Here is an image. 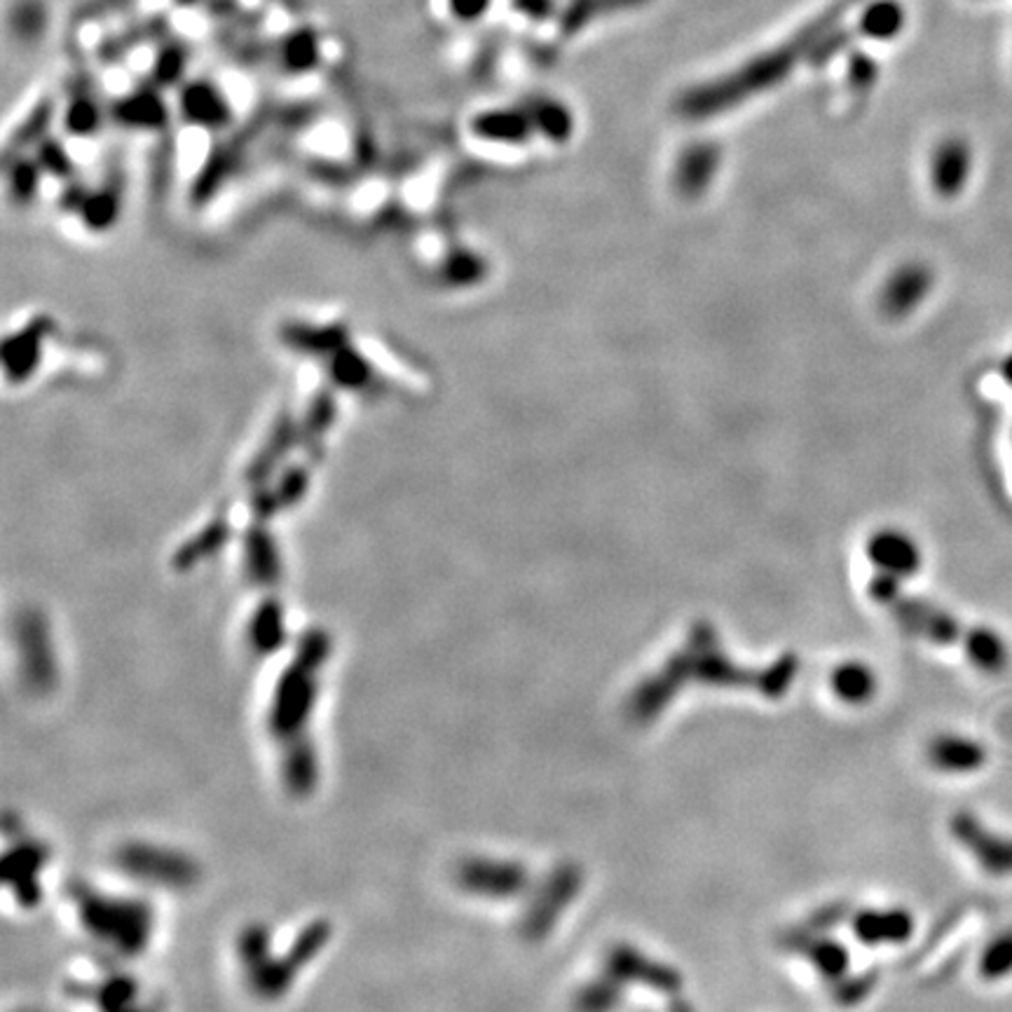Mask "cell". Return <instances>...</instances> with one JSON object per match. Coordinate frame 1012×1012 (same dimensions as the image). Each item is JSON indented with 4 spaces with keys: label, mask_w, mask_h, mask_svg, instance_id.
Masks as SVG:
<instances>
[{
    "label": "cell",
    "mask_w": 1012,
    "mask_h": 1012,
    "mask_svg": "<svg viewBox=\"0 0 1012 1012\" xmlns=\"http://www.w3.org/2000/svg\"><path fill=\"white\" fill-rule=\"evenodd\" d=\"M73 897H78L83 924L94 938L122 951H137L146 945L152 930V919L146 905L129 903L122 897H106L85 888L75 891Z\"/></svg>",
    "instance_id": "obj_1"
},
{
    "label": "cell",
    "mask_w": 1012,
    "mask_h": 1012,
    "mask_svg": "<svg viewBox=\"0 0 1012 1012\" xmlns=\"http://www.w3.org/2000/svg\"><path fill=\"white\" fill-rule=\"evenodd\" d=\"M321 659L323 654L315 657L310 663L298 661L291 671L286 673V678L279 682L275 703H273V715H270L275 736L294 738L296 743H300L298 727H302L305 720L310 717V709L317 696L315 694L317 690L315 671H317V665H321Z\"/></svg>",
    "instance_id": "obj_2"
},
{
    "label": "cell",
    "mask_w": 1012,
    "mask_h": 1012,
    "mask_svg": "<svg viewBox=\"0 0 1012 1012\" xmlns=\"http://www.w3.org/2000/svg\"><path fill=\"white\" fill-rule=\"evenodd\" d=\"M118 865L129 876L164 888L188 886L198 876V867L185 855L156 846H125L118 851Z\"/></svg>",
    "instance_id": "obj_3"
},
{
    "label": "cell",
    "mask_w": 1012,
    "mask_h": 1012,
    "mask_svg": "<svg viewBox=\"0 0 1012 1012\" xmlns=\"http://www.w3.org/2000/svg\"><path fill=\"white\" fill-rule=\"evenodd\" d=\"M951 830L987 874L1012 876V837L987 830L970 813H959L954 818Z\"/></svg>",
    "instance_id": "obj_4"
},
{
    "label": "cell",
    "mask_w": 1012,
    "mask_h": 1012,
    "mask_svg": "<svg viewBox=\"0 0 1012 1012\" xmlns=\"http://www.w3.org/2000/svg\"><path fill=\"white\" fill-rule=\"evenodd\" d=\"M928 759L942 774L968 776L984 767L987 748L978 738L963 734H940L930 741Z\"/></svg>",
    "instance_id": "obj_5"
},
{
    "label": "cell",
    "mask_w": 1012,
    "mask_h": 1012,
    "mask_svg": "<svg viewBox=\"0 0 1012 1012\" xmlns=\"http://www.w3.org/2000/svg\"><path fill=\"white\" fill-rule=\"evenodd\" d=\"M970 174V148L963 139H947L938 146L930 164V179L935 193L942 198H954L961 193V188Z\"/></svg>",
    "instance_id": "obj_6"
},
{
    "label": "cell",
    "mask_w": 1012,
    "mask_h": 1012,
    "mask_svg": "<svg viewBox=\"0 0 1012 1012\" xmlns=\"http://www.w3.org/2000/svg\"><path fill=\"white\" fill-rule=\"evenodd\" d=\"M930 286V275L926 267L912 265L897 273L886 289V310L893 315H903L916 308V302H922Z\"/></svg>",
    "instance_id": "obj_7"
},
{
    "label": "cell",
    "mask_w": 1012,
    "mask_h": 1012,
    "mask_svg": "<svg viewBox=\"0 0 1012 1012\" xmlns=\"http://www.w3.org/2000/svg\"><path fill=\"white\" fill-rule=\"evenodd\" d=\"M966 654L970 663L980 668L982 673H1001L1010 661L1008 645L1001 633L991 628H976L966 638Z\"/></svg>",
    "instance_id": "obj_8"
},
{
    "label": "cell",
    "mask_w": 1012,
    "mask_h": 1012,
    "mask_svg": "<svg viewBox=\"0 0 1012 1012\" xmlns=\"http://www.w3.org/2000/svg\"><path fill=\"white\" fill-rule=\"evenodd\" d=\"M519 867H502V865H486L483 861H471L462 865L460 870V882L465 884L467 891L473 893H511L515 888V880H519Z\"/></svg>",
    "instance_id": "obj_9"
},
{
    "label": "cell",
    "mask_w": 1012,
    "mask_h": 1012,
    "mask_svg": "<svg viewBox=\"0 0 1012 1012\" xmlns=\"http://www.w3.org/2000/svg\"><path fill=\"white\" fill-rule=\"evenodd\" d=\"M872 556L895 575H909L919 565V551L907 537L895 532H884L872 542Z\"/></svg>",
    "instance_id": "obj_10"
},
{
    "label": "cell",
    "mask_w": 1012,
    "mask_h": 1012,
    "mask_svg": "<svg viewBox=\"0 0 1012 1012\" xmlns=\"http://www.w3.org/2000/svg\"><path fill=\"white\" fill-rule=\"evenodd\" d=\"M980 976L987 982L1012 978V928L997 933L980 957Z\"/></svg>",
    "instance_id": "obj_11"
},
{
    "label": "cell",
    "mask_w": 1012,
    "mask_h": 1012,
    "mask_svg": "<svg viewBox=\"0 0 1012 1012\" xmlns=\"http://www.w3.org/2000/svg\"><path fill=\"white\" fill-rule=\"evenodd\" d=\"M832 684L837 696L844 699L846 703H865L874 694L876 680L865 665L846 663L834 673Z\"/></svg>",
    "instance_id": "obj_12"
},
{
    "label": "cell",
    "mask_w": 1012,
    "mask_h": 1012,
    "mask_svg": "<svg viewBox=\"0 0 1012 1012\" xmlns=\"http://www.w3.org/2000/svg\"><path fill=\"white\" fill-rule=\"evenodd\" d=\"M912 930V919L905 912L882 914V919H867L861 924L863 938L874 940H905Z\"/></svg>",
    "instance_id": "obj_13"
},
{
    "label": "cell",
    "mask_w": 1012,
    "mask_h": 1012,
    "mask_svg": "<svg viewBox=\"0 0 1012 1012\" xmlns=\"http://www.w3.org/2000/svg\"><path fill=\"white\" fill-rule=\"evenodd\" d=\"M99 1003L104 1012H146L137 1008V984L113 978L99 989Z\"/></svg>",
    "instance_id": "obj_14"
},
{
    "label": "cell",
    "mask_w": 1012,
    "mask_h": 1012,
    "mask_svg": "<svg viewBox=\"0 0 1012 1012\" xmlns=\"http://www.w3.org/2000/svg\"><path fill=\"white\" fill-rule=\"evenodd\" d=\"M713 169H715L713 148H696V152H692V156L686 158L682 164L680 185L694 193V190H701V185H705V181L713 177Z\"/></svg>",
    "instance_id": "obj_15"
},
{
    "label": "cell",
    "mask_w": 1012,
    "mask_h": 1012,
    "mask_svg": "<svg viewBox=\"0 0 1012 1012\" xmlns=\"http://www.w3.org/2000/svg\"><path fill=\"white\" fill-rule=\"evenodd\" d=\"M903 8H897L895 3H882L872 8L865 19H863V31L874 35V38H891L895 31L903 29Z\"/></svg>",
    "instance_id": "obj_16"
},
{
    "label": "cell",
    "mask_w": 1012,
    "mask_h": 1012,
    "mask_svg": "<svg viewBox=\"0 0 1012 1012\" xmlns=\"http://www.w3.org/2000/svg\"><path fill=\"white\" fill-rule=\"evenodd\" d=\"M486 3H488V0H452V6H455V10H457V14H465V17H467V14L473 17V14L479 12Z\"/></svg>",
    "instance_id": "obj_17"
}]
</instances>
